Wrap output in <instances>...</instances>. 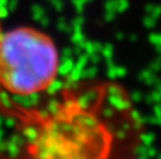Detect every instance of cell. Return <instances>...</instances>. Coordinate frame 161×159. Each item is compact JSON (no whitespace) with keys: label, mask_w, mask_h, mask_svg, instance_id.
Returning <instances> with one entry per match:
<instances>
[{"label":"cell","mask_w":161,"mask_h":159,"mask_svg":"<svg viewBox=\"0 0 161 159\" xmlns=\"http://www.w3.org/2000/svg\"><path fill=\"white\" fill-rule=\"evenodd\" d=\"M59 54L45 33L19 26H0V85L16 95L36 94L49 88L57 78Z\"/></svg>","instance_id":"1"}]
</instances>
